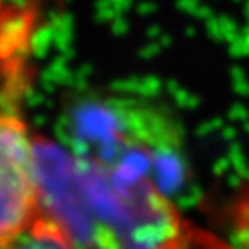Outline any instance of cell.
Segmentation results:
<instances>
[{
	"label": "cell",
	"mask_w": 249,
	"mask_h": 249,
	"mask_svg": "<svg viewBox=\"0 0 249 249\" xmlns=\"http://www.w3.org/2000/svg\"><path fill=\"white\" fill-rule=\"evenodd\" d=\"M42 214L73 249H164L189 222L154 180L35 135Z\"/></svg>",
	"instance_id": "obj_1"
},
{
	"label": "cell",
	"mask_w": 249,
	"mask_h": 249,
	"mask_svg": "<svg viewBox=\"0 0 249 249\" xmlns=\"http://www.w3.org/2000/svg\"><path fill=\"white\" fill-rule=\"evenodd\" d=\"M62 133L74 154L147 177L168 194L180 185V133L163 111L132 99L83 97L66 111Z\"/></svg>",
	"instance_id": "obj_2"
},
{
	"label": "cell",
	"mask_w": 249,
	"mask_h": 249,
	"mask_svg": "<svg viewBox=\"0 0 249 249\" xmlns=\"http://www.w3.org/2000/svg\"><path fill=\"white\" fill-rule=\"evenodd\" d=\"M40 214L35 135L14 111L0 109V248L23 235Z\"/></svg>",
	"instance_id": "obj_3"
},
{
	"label": "cell",
	"mask_w": 249,
	"mask_h": 249,
	"mask_svg": "<svg viewBox=\"0 0 249 249\" xmlns=\"http://www.w3.org/2000/svg\"><path fill=\"white\" fill-rule=\"evenodd\" d=\"M14 249H73L62 232L54 225L43 223L24 235ZM164 249H235L229 241L189 223L183 233Z\"/></svg>",
	"instance_id": "obj_4"
},
{
	"label": "cell",
	"mask_w": 249,
	"mask_h": 249,
	"mask_svg": "<svg viewBox=\"0 0 249 249\" xmlns=\"http://www.w3.org/2000/svg\"><path fill=\"white\" fill-rule=\"evenodd\" d=\"M0 249H5V248H0Z\"/></svg>",
	"instance_id": "obj_5"
}]
</instances>
